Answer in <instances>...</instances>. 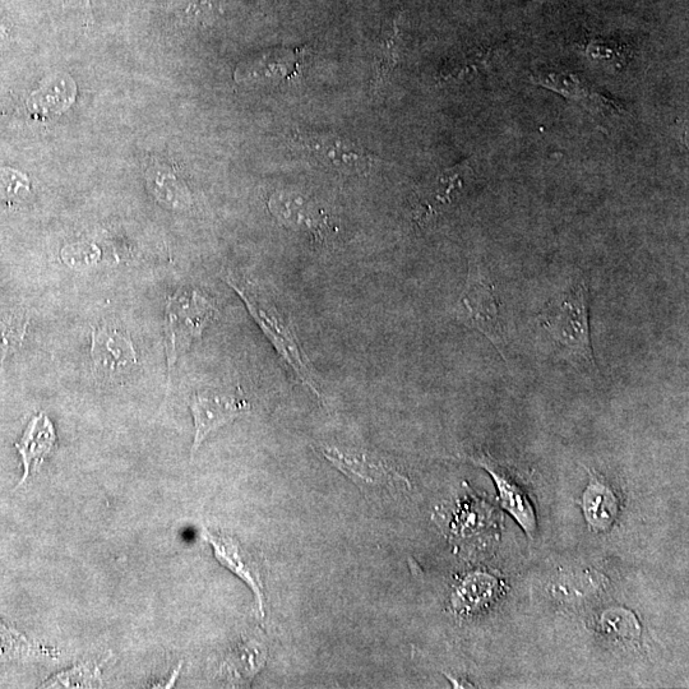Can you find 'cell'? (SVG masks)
Segmentation results:
<instances>
[{
    "instance_id": "d6986e66",
    "label": "cell",
    "mask_w": 689,
    "mask_h": 689,
    "mask_svg": "<svg viewBox=\"0 0 689 689\" xmlns=\"http://www.w3.org/2000/svg\"><path fill=\"white\" fill-rule=\"evenodd\" d=\"M493 58V50L490 48H476L469 52L457 55L448 60L443 67L439 80L441 82L461 81L467 76L483 71L489 66V60Z\"/></svg>"
},
{
    "instance_id": "7a4b0ae2",
    "label": "cell",
    "mask_w": 689,
    "mask_h": 689,
    "mask_svg": "<svg viewBox=\"0 0 689 689\" xmlns=\"http://www.w3.org/2000/svg\"><path fill=\"white\" fill-rule=\"evenodd\" d=\"M225 280L243 299L254 321L262 328L268 340L274 344L286 363L294 369V372L305 385L311 387L317 395H321L318 391L316 378H314L312 369L309 367L311 364H309L303 349L300 348L293 327L286 321L284 314L280 312L272 299L266 297L260 288L253 285L252 282L242 279V277L228 274Z\"/></svg>"
},
{
    "instance_id": "5b68a950",
    "label": "cell",
    "mask_w": 689,
    "mask_h": 689,
    "mask_svg": "<svg viewBox=\"0 0 689 689\" xmlns=\"http://www.w3.org/2000/svg\"><path fill=\"white\" fill-rule=\"evenodd\" d=\"M457 314L467 327L479 331L492 342L504 358L506 334L501 316V304L493 282L482 271L471 268L464 291H462Z\"/></svg>"
},
{
    "instance_id": "277c9868",
    "label": "cell",
    "mask_w": 689,
    "mask_h": 689,
    "mask_svg": "<svg viewBox=\"0 0 689 689\" xmlns=\"http://www.w3.org/2000/svg\"><path fill=\"white\" fill-rule=\"evenodd\" d=\"M216 314L215 305L196 290L180 289L168 299L165 334L170 368L194 340L201 339Z\"/></svg>"
},
{
    "instance_id": "7c38bea8",
    "label": "cell",
    "mask_w": 689,
    "mask_h": 689,
    "mask_svg": "<svg viewBox=\"0 0 689 689\" xmlns=\"http://www.w3.org/2000/svg\"><path fill=\"white\" fill-rule=\"evenodd\" d=\"M307 48L274 49L239 64L235 80L239 83L284 82L298 75Z\"/></svg>"
},
{
    "instance_id": "4fadbf2b",
    "label": "cell",
    "mask_w": 689,
    "mask_h": 689,
    "mask_svg": "<svg viewBox=\"0 0 689 689\" xmlns=\"http://www.w3.org/2000/svg\"><path fill=\"white\" fill-rule=\"evenodd\" d=\"M471 461L476 465L484 467L492 475L499 490L502 506L524 527L527 534L533 535L536 529L533 503L530 502L529 496H527L521 485L516 482V479H513L506 469H503L502 466H499L496 461H493L488 456L480 457V459H471Z\"/></svg>"
},
{
    "instance_id": "d4e9b609",
    "label": "cell",
    "mask_w": 689,
    "mask_h": 689,
    "mask_svg": "<svg viewBox=\"0 0 689 689\" xmlns=\"http://www.w3.org/2000/svg\"><path fill=\"white\" fill-rule=\"evenodd\" d=\"M63 258L69 266L86 267L99 260V249L95 247L69 248L67 253H63Z\"/></svg>"
},
{
    "instance_id": "603a6c76",
    "label": "cell",
    "mask_w": 689,
    "mask_h": 689,
    "mask_svg": "<svg viewBox=\"0 0 689 689\" xmlns=\"http://www.w3.org/2000/svg\"><path fill=\"white\" fill-rule=\"evenodd\" d=\"M30 191V180L21 171L0 168V200L13 201Z\"/></svg>"
},
{
    "instance_id": "ac0fdd59",
    "label": "cell",
    "mask_w": 689,
    "mask_h": 689,
    "mask_svg": "<svg viewBox=\"0 0 689 689\" xmlns=\"http://www.w3.org/2000/svg\"><path fill=\"white\" fill-rule=\"evenodd\" d=\"M498 581L487 573H475L466 578L456 591L453 604L459 610H474L484 607L494 599L498 591Z\"/></svg>"
},
{
    "instance_id": "e0dca14e",
    "label": "cell",
    "mask_w": 689,
    "mask_h": 689,
    "mask_svg": "<svg viewBox=\"0 0 689 689\" xmlns=\"http://www.w3.org/2000/svg\"><path fill=\"white\" fill-rule=\"evenodd\" d=\"M582 506H584L587 521L596 530L609 529L619 512L618 498L607 485L596 478H591Z\"/></svg>"
},
{
    "instance_id": "8992f818",
    "label": "cell",
    "mask_w": 689,
    "mask_h": 689,
    "mask_svg": "<svg viewBox=\"0 0 689 689\" xmlns=\"http://www.w3.org/2000/svg\"><path fill=\"white\" fill-rule=\"evenodd\" d=\"M471 160L452 166L420 184L413 198L414 221L422 228L437 223L439 217L459 205L473 182Z\"/></svg>"
},
{
    "instance_id": "52a82bcc",
    "label": "cell",
    "mask_w": 689,
    "mask_h": 689,
    "mask_svg": "<svg viewBox=\"0 0 689 689\" xmlns=\"http://www.w3.org/2000/svg\"><path fill=\"white\" fill-rule=\"evenodd\" d=\"M318 451L364 492L395 488L404 480L376 453L328 445L319 446Z\"/></svg>"
},
{
    "instance_id": "8fae6325",
    "label": "cell",
    "mask_w": 689,
    "mask_h": 689,
    "mask_svg": "<svg viewBox=\"0 0 689 689\" xmlns=\"http://www.w3.org/2000/svg\"><path fill=\"white\" fill-rule=\"evenodd\" d=\"M92 359L95 368L106 377L128 373L137 364L131 337L117 327H97L92 332Z\"/></svg>"
},
{
    "instance_id": "44dd1931",
    "label": "cell",
    "mask_w": 689,
    "mask_h": 689,
    "mask_svg": "<svg viewBox=\"0 0 689 689\" xmlns=\"http://www.w3.org/2000/svg\"><path fill=\"white\" fill-rule=\"evenodd\" d=\"M400 35L397 27L393 29L391 34L382 38L378 46V53L376 55V75H374L373 89L385 85L388 78L399 66L401 58Z\"/></svg>"
},
{
    "instance_id": "30bf717a",
    "label": "cell",
    "mask_w": 689,
    "mask_h": 689,
    "mask_svg": "<svg viewBox=\"0 0 689 689\" xmlns=\"http://www.w3.org/2000/svg\"><path fill=\"white\" fill-rule=\"evenodd\" d=\"M194 419V443L192 455L198 451L208 434L233 422L240 415L248 413L251 405L244 399L243 392L203 391L194 393L191 399Z\"/></svg>"
},
{
    "instance_id": "3957f363",
    "label": "cell",
    "mask_w": 689,
    "mask_h": 689,
    "mask_svg": "<svg viewBox=\"0 0 689 689\" xmlns=\"http://www.w3.org/2000/svg\"><path fill=\"white\" fill-rule=\"evenodd\" d=\"M289 143L305 159L342 175L364 177L378 165L371 151L337 133L297 131L290 134Z\"/></svg>"
},
{
    "instance_id": "5bb4252c",
    "label": "cell",
    "mask_w": 689,
    "mask_h": 689,
    "mask_svg": "<svg viewBox=\"0 0 689 689\" xmlns=\"http://www.w3.org/2000/svg\"><path fill=\"white\" fill-rule=\"evenodd\" d=\"M206 539L214 547L217 561L252 587L263 614L265 595H263L261 573L251 554L244 552L240 544L229 536L206 533Z\"/></svg>"
},
{
    "instance_id": "484cf974",
    "label": "cell",
    "mask_w": 689,
    "mask_h": 689,
    "mask_svg": "<svg viewBox=\"0 0 689 689\" xmlns=\"http://www.w3.org/2000/svg\"><path fill=\"white\" fill-rule=\"evenodd\" d=\"M77 3L80 4L81 8L83 9V12L86 13L87 17H90L91 16L90 0H77Z\"/></svg>"
},
{
    "instance_id": "ffe728a7",
    "label": "cell",
    "mask_w": 689,
    "mask_h": 689,
    "mask_svg": "<svg viewBox=\"0 0 689 689\" xmlns=\"http://www.w3.org/2000/svg\"><path fill=\"white\" fill-rule=\"evenodd\" d=\"M582 52L591 62L608 68L612 72L622 71L631 59L630 52L623 45L604 39L587 41Z\"/></svg>"
},
{
    "instance_id": "ba28073f",
    "label": "cell",
    "mask_w": 689,
    "mask_h": 689,
    "mask_svg": "<svg viewBox=\"0 0 689 689\" xmlns=\"http://www.w3.org/2000/svg\"><path fill=\"white\" fill-rule=\"evenodd\" d=\"M531 82L543 89L556 92L564 99L581 105L595 117H615L624 113L623 106L596 89L593 83L577 73L564 69L543 68L531 73Z\"/></svg>"
},
{
    "instance_id": "cb8c5ba5",
    "label": "cell",
    "mask_w": 689,
    "mask_h": 689,
    "mask_svg": "<svg viewBox=\"0 0 689 689\" xmlns=\"http://www.w3.org/2000/svg\"><path fill=\"white\" fill-rule=\"evenodd\" d=\"M25 334V328H17L13 323H8L0 319V367L6 360L7 355L15 350L16 345H20Z\"/></svg>"
},
{
    "instance_id": "6da1fadb",
    "label": "cell",
    "mask_w": 689,
    "mask_h": 689,
    "mask_svg": "<svg viewBox=\"0 0 689 689\" xmlns=\"http://www.w3.org/2000/svg\"><path fill=\"white\" fill-rule=\"evenodd\" d=\"M552 346L578 371L598 372L590 331V291L584 280L573 282L538 317Z\"/></svg>"
},
{
    "instance_id": "2e32d148",
    "label": "cell",
    "mask_w": 689,
    "mask_h": 689,
    "mask_svg": "<svg viewBox=\"0 0 689 689\" xmlns=\"http://www.w3.org/2000/svg\"><path fill=\"white\" fill-rule=\"evenodd\" d=\"M77 89L71 77L58 75L30 96L27 108L35 119L62 114L76 99Z\"/></svg>"
},
{
    "instance_id": "7402d4cb",
    "label": "cell",
    "mask_w": 689,
    "mask_h": 689,
    "mask_svg": "<svg viewBox=\"0 0 689 689\" xmlns=\"http://www.w3.org/2000/svg\"><path fill=\"white\" fill-rule=\"evenodd\" d=\"M152 191L157 200L170 208H186L191 203L188 189L171 173H157L152 179Z\"/></svg>"
},
{
    "instance_id": "9a60e30c",
    "label": "cell",
    "mask_w": 689,
    "mask_h": 689,
    "mask_svg": "<svg viewBox=\"0 0 689 689\" xmlns=\"http://www.w3.org/2000/svg\"><path fill=\"white\" fill-rule=\"evenodd\" d=\"M55 445H57V434H55L53 423L43 413L35 416L23 432L21 441L15 443L16 450L22 457L23 470H25L18 487L26 482L32 469L36 470L43 465Z\"/></svg>"
},
{
    "instance_id": "9c48e42d",
    "label": "cell",
    "mask_w": 689,
    "mask_h": 689,
    "mask_svg": "<svg viewBox=\"0 0 689 689\" xmlns=\"http://www.w3.org/2000/svg\"><path fill=\"white\" fill-rule=\"evenodd\" d=\"M268 210L286 229L311 235L317 242H322L331 233L326 211L308 194L281 189L271 194Z\"/></svg>"
}]
</instances>
